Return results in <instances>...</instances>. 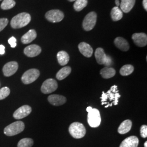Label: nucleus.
<instances>
[{
	"instance_id": "nucleus-1",
	"label": "nucleus",
	"mask_w": 147,
	"mask_h": 147,
	"mask_svg": "<svg viewBox=\"0 0 147 147\" xmlns=\"http://www.w3.org/2000/svg\"><path fill=\"white\" fill-rule=\"evenodd\" d=\"M121 95L118 90V87L116 85L112 86L106 93L102 92V94L100 99H101V105H106L105 108L112 107L113 105H117L119 98Z\"/></svg>"
},
{
	"instance_id": "nucleus-2",
	"label": "nucleus",
	"mask_w": 147,
	"mask_h": 147,
	"mask_svg": "<svg viewBox=\"0 0 147 147\" xmlns=\"http://www.w3.org/2000/svg\"><path fill=\"white\" fill-rule=\"evenodd\" d=\"M31 20V16L27 13H21L14 16L11 21V25L13 28H20L27 26Z\"/></svg>"
},
{
	"instance_id": "nucleus-3",
	"label": "nucleus",
	"mask_w": 147,
	"mask_h": 147,
	"mask_svg": "<svg viewBox=\"0 0 147 147\" xmlns=\"http://www.w3.org/2000/svg\"><path fill=\"white\" fill-rule=\"evenodd\" d=\"M86 110L88 112L87 121L89 126L92 127H97L99 126L101 121L99 111L96 109H93L90 106H88Z\"/></svg>"
},
{
	"instance_id": "nucleus-4",
	"label": "nucleus",
	"mask_w": 147,
	"mask_h": 147,
	"mask_svg": "<svg viewBox=\"0 0 147 147\" xmlns=\"http://www.w3.org/2000/svg\"><path fill=\"white\" fill-rule=\"evenodd\" d=\"M24 129V123L21 121H17L6 126L4 129V134L6 136H13L21 133Z\"/></svg>"
},
{
	"instance_id": "nucleus-5",
	"label": "nucleus",
	"mask_w": 147,
	"mask_h": 147,
	"mask_svg": "<svg viewBox=\"0 0 147 147\" xmlns=\"http://www.w3.org/2000/svg\"><path fill=\"white\" fill-rule=\"evenodd\" d=\"M69 132L73 137L79 139L85 136L86 134V130L82 123L79 122H74L69 126Z\"/></svg>"
},
{
	"instance_id": "nucleus-6",
	"label": "nucleus",
	"mask_w": 147,
	"mask_h": 147,
	"mask_svg": "<svg viewBox=\"0 0 147 147\" xmlns=\"http://www.w3.org/2000/svg\"><path fill=\"white\" fill-rule=\"evenodd\" d=\"M95 57L97 63L99 64H104L106 67H110L113 61L110 56H107L102 48H97L95 52Z\"/></svg>"
},
{
	"instance_id": "nucleus-7",
	"label": "nucleus",
	"mask_w": 147,
	"mask_h": 147,
	"mask_svg": "<svg viewBox=\"0 0 147 147\" xmlns=\"http://www.w3.org/2000/svg\"><path fill=\"white\" fill-rule=\"evenodd\" d=\"M40 75L39 71L36 69H31L28 70L21 77L22 82L25 84H32L37 80Z\"/></svg>"
},
{
	"instance_id": "nucleus-8",
	"label": "nucleus",
	"mask_w": 147,
	"mask_h": 147,
	"mask_svg": "<svg viewBox=\"0 0 147 147\" xmlns=\"http://www.w3.org/2000/svg\"><path fill=\"white\" fill-rule=\"evenodd\" d=\"M97 15L94 11H91L85 16L82 23L83 28L85 31L92 30L96 24Z\"/></svg>"
},
{
	"instance_id": "nucleus-9",
	"label": "nucleus",
	"mask_w": 147,
	"mask_h": 147,
	"mask_svg": "<svg viewBox=\"0 0 147 147\" xmlns=\"http://www.w3.org/2000/svg\"><path fill=\"white\" fill-rule=\"evenodd\" d=\"M58 88L57 81L53 79H47L45 80L41 87V91L44 94L51 93Z\"/></svg>"
},
{
	"instance_id": "nucleus-10",
	"label": "nucleus",
	"mask_w": 147,
	"mask_h": 147,
	"mask_svg": "<svg viewBox=\"0 0 147 147\" xmlns=\"http://www.w3.org/2000/svg\"><path fill=\"white\" fill-rule=\"evenodd\" d=\"M64 14L62 11L58 9H53L48 11L45 14V18L47 20L51 22H59L64 18Z\"/></svg>"
},
{
	"instance_id": "nucleus-11",
	"label": "nucleus",
	"mask_w": 147,
	"mask_h": 147,
	"mask_svg": "<svg viewBox=\"0 0 147 147\" xmlns=\"http://www.w3.org/2000/svg\"><path fill=\"white\" fill-rule=\"evenodd\" d=\"M32 112V108L28 105H24L14 112L13 117L16 119H21L28 116Z\"/></svg>"
},
{
	"instance_id": "nucleus-12",
	"label": "nucleus",
	"mask_w": 147,
	"mask_h": 147,
	"mask_svg": "<svg viewBox=\"0 0 147 147\" xmlns=\"http://www.w3.org/2000/svg\"><path fill=\"white\" fill-rule=\"evenodd\" d=\"M18 64L15 61L6 63L3 68V73L5 76L9 77L14 75L18 69Z\"/></svg>"
},
{
	"instance_id": "nucleus-13",
	"label": "nucleus",
	"mask_w": 147,
	"mask_h": 147,
	"mask_svg": "<svg viewBox=\"0 0 147 147\" xmlns=\"http://www.w3.org/2000/svg\"><path fill=\"white\" fill-rule=\"evenodd\" d=\"M134 43L139 47H144L147 44V34L144 33H134L132 36Z\"/></svg>"
},
{
	"instance_id": "nucleus-14",
	"label": "nucleus",
	"mask_w": 147,
	"mask_h": 147,
	"mask_svg": "<svg viewBox=\"0 0 147 147\" xmlns=\"http://www.w3.org/2000/svg\"><path fill=\"white\" fill-rule=\"evenodd\" d=\"M24 52L27 57H34L41 53L42 49L37 45L32 44L25 47Z\"/></svg>"
},
{
	"instance_id": "nucleus-15",
	"label": "nucleus",
	"mask_w": 147,
	"mask_h": 147,
	"mask_svg": "<svg viewBox=\"0 0 147 147\" xmlns=\"http://www.w3.org/2000/svg\"><path fill=\"white\" fill-rule=\"evenodd\" d=\"M47 99L51 105L56 106L63 105L67 101V99L65 96L58 94L51 95L49 96Z\"/></svg>"
},
{
	"instance_id": "nucleus-16",
	"label": "nucleus",
	"mask_w": 147,
	"mask_h": 147,
	"mask_svg": "<svg viewBox=\"0 0 147 147\" xmlns=\"http://www.w3.org/2000/svg\"><path fill=\"white\" fill-rule=\"evenodd\" d=\"M78 47L80 52L85 57L89 58L92 56L93 49L88 44L85 42H80Z\"/></svg>"
},
{
	"instance_id": "nucleus-17",
	"label": "nucleus",
	"mask_w": 147,
	"mask_h": 147,
	"mask_svg": "<svg viewBox=\"0 0 147 147\" xmlns=\"http://www.w3.org/2000/svg\"><path fill=\"white\" fill-rule=\"evenodd\" d=\"M139 144V140L135 136L127 137L121 143L119 147H137Z\"/></svg>"
},
{
	"instance_id": "nucleus-18",
	"label": "nucleus",
	"mask_w": 147,
	"mask_h": 147,
	"mask_svg": "<svg viewBox=\"0 0 147 147\" xmlns=\"http://www.w3.org/2000/svg\"><path fill=\"white\" fill-rule=\"evenodd\" d=\"M120 9L124 13H129L133 8L136 0H120Z\"/></svg>"
},
{
	"instance_id": "nucleus-19",
	"label": "nucleus",
	"mask_w": 147,
	"mask_h": 147,
	"mask_svg": "<svg viewBox=\"0 0 147 147\" xmlns=\"http://www.w3.org/2000/svg\"><path fill=\"white\" fill-rule=\"evenodd\" d=\"M116 47L123 51H127L129 50L130 47L126 39L122 37L116 38L114 41Z\"/></svg>"
},
{
	"instance_id": "nucleus-20",
	"label": "nucleus",
	"mask_w": 147,
	"mask_h": 147,
	"mask_svg": "<svg viewBox=\"0 0 147 147\" xmlns=\"http://www.w3.org/2000/svg\"><path fill=\"white\" fill-rule=\"evenodd\" d=\"M37 37V33L34 30H30L21 37V42L27 44L33 41Z\"/></svg>"
},
{
	"instance_id": "nucleus-21",
	"label": "nucleus",
	"mask_w": 147,
	"mask_h": 147,
	"mask_svg": "<svg viewBox=\"0 0 147 147\" xmlns=\"http://www.w3.org/2000/svg\"><path fill=\"white\" fill-rule=\"evenodd\" d=\"M132 121L129 119L123 121L118 129V132L120 134H125L130 131L131 129Z\"/></svg>"
},
{
	"instance_id": "nucleus-22",
	"label": "nucleus",
	"mask_w": 147,
	"mask_h": 147,
	"mask_svg": "<svg viewBox=\"0 0 147 147\" xmlns=\"http://www.w3.org/2000/svg\"><path fill=\"white\" fill-rule=\"evenodd\" d=\"M57 58L59 64L62 66L67 65L70 59L68 53L64 51H61L58 52L57 55Z\"/></svg>"
},
{
	"instance_id": "nucleus-23",
	"label": "nucleus",
	"mask_w": 147,
	"mask_h": 147,
	"mask_svg": "<svg viewBox=\"0 0 147 147\" xmlns=\"http://www.w3.org/2000/svg\"><path fill=\"white\" fill-rule=\"evenodd\" d=\"M100 74L104 79H110L116 75V70L113 68L106 67L100 70Z\"/></svg>"
},
{
	"instance_id": "nucleus-24",
	"label": "nucleus",
	"mask_w": 147,
	"mask_h": 147,
	"mask_svg": "<svg viewBox=\"0 0 147 147\" xmlns=\"http://www.w3.org/2000/svg\"><path fill=\"white\" fill-rule=\"evenodd\" d=\"M123 12L119 8V7H115L112 9L111 12V16L112 20L117 21L122 19L123 16Z\"/></svg>"
},
{
	"instance_id": "nucleus-25",
	"label": "nucleus",
	"mask_w": 147,
	"mask_h": 147,
	"mask_svg": "<svg viewBox=\"0 0 147 147\" xmlns=\"http://www.w3.org/2000/svg\"><path fill=\"white\" fill-rule=\"evenodd\" d=\"M71 69L70 67H64L60 69L56 74V78L58 80H62L68 76L71 73Z\"/></svg>"
},
{
	"instance_id": "nucleus-26",
	"label": "nucleus",
	"mask_w": 147,
	"mask_h": 147,
	"mask_svg": "<svg viewBox=\"0 0 147 147\" xmlns=\"http://www.w3.org/2000/svg\"><path fill=\"white\" fill-rule=\"evenodd\" d=\"M87 0H76L74 4V9L77 11H82L87 5Z\"/></svg>"
},
{
	"instance_id": "nucleus-27",
	"label": "nucleus",
	"mask_w": 147,
	"mask_h": 147,
	"mask_svg": "<svg viewBox=\"0 0 147 147\" xmlns=\"http://www.w3.org/2000/svg\"><path fill=\"white\" fill-rule=\"evenodd\" d=\"M134 70V67L130 64L124 65L121 68L120 74L122 76H128L131 74Z\"/></svg>"
},
{
	"instance_id": "nucleus-28",
	"label": "nucleus",
	"mask_w": 147,
	"mask_h": 147,
	"mask_svg": "<svg viewBox=\"0 0 147 147\" xmlns=\"http://www.w3.org/2000/svg\"><path fill=\"white\" fill-rule=\"evenodd\" d=\"M14 0H3L1 5V8L3 10H8L16 5Z\"/></svg>"
},
{
	"instance_id": "nucleus-29",
	"label": "nucleus",
	"mask_w": 147,
	"mask_h": 147,
	"mask_svg": "<svg viewBox=\"0 0 147 147\" xmlns=\"http://www.w3.org/2000/svg\"><path fill=\"white\" fill-rule=\"evenodd\" d=\"M33 145V140L30 138L21 139L18 143V147H32Z\"/></svg>"
},
{
	"instance_id": "nucleus-30",
	"label": "nucleus",
	"mask_w": 147,
	"mask_h": 147,
	"mask_svg": "<svg viewBox=\"0 0 147 147\" xmlns=\"http://www.w3.org/2000/svg\"><path fill=\"white\" fill-rule=\"evenodd\" d=\"M10 94V89L7 87H5L0 89V100H3L6 98Z\"/></svg>"
},
{
	"instance_id": "nucleus-31",
	"label": "nucleus",
	"mask_w": 147,
	"mask_h": 147,
	"mask_svg": "<svg viewBox=\"0 0 147 147\" xmlns=\"http://www.w3.org/2000/svg\"><path fill=\"white\" fill-rule=\"evenodd\" d=\"M8 24V20L7 18L0 19V32L2 31Z\"/></svg>"
},
{
	"instance_id": "nucleus-32",
	"label": "nucleus",
	"mask_w": 147,
	"mask_h": 147,
	"mask_svg": "<svg viewBox=\"0 0 147 147\" xmlns=\"http://www.w3.org/2000/svg\"><path fill=\"white\" fill-rule=\"evenodd\" d=\"M140 133H141V136L143 138H147V126L146 125H143L141 127V130H140Z\"/></svg>"
},
{
	"instance_id": "nucleus-33",
	"label": "nucleus",
	"mask_w": 147,
	"mask_h": 147,
	"mask_svg": "<svg viewBox=\"0 0 147 147\" xmlns=\"http://www.w3.org/2000/svg\"><path fill=\"white\" fill-rule=\"evenodd\" d=\"M8 42L10 44L11 47L14 48L16 46V39L14 37H11L8 39Z\"/></svg>"
},
{
	"instance_id": "nucleus-34",
	"label": "nucleus",
	"mask_w": 147,
	"mask_h": 147,
	"mask_svg": "<svg viewBox=\"0 0 147 147\" xmlns=\"http://www.w3.org/2000/svg\"><path fill=\"white\" fill-rule=\"evenodd\" d=\"M5 53V47L3 45H0V55H3Z\"/></svg>"
},
{
	"instance_id": "nucleus-35",
	"label": "nucleus",
	"mask_w": 147,
	"mask_h": 147,
	"mask_svg": "<svg viewBox=\"0 0 147 147\" xmlns=\"http://www.w3.org/2000/svg\"><path fill=\"white\" fill-rule=\"evenodd\" d=\"M143 6L146 11H147V0L143 1Z\"/></svg>"
},
{
	"instance_id": "nucleus-36",
	"label": "nucleus",
	"mask_w": 147,
	"mask_h": 147,
	"mask_svg": "<svg viewBox=\"0 0 147 147\" xmlns=\"http://www.w3.org/2000/svg\"><path fill=\"white\" fill-rule=\"evenodd\" d=\"M144 147H147V141L144 143Z\"/></svg>"
},
{
	"instance_id": "nucleus-37",
	"label": "nucleus",
	"mask_w": 147,
	"mask_h": 147,
	"mask_svg": "<svg viewBox=\"0 0 147 147\" xmlns=\"http://www.w3.org/2000/svg\"><path fill=\"white\" fill-rule=\"evenodd\" d=\"M68 1L70 2H73V1H75L76 0H68Z\"/></svg>"
},
{
	"instance_id": "nucleus-38",
	"label": "nucleus",
	"mask_w": 147,
	"mask_h": 147,
	"mask_svg": "<svg viewBox=\"0 0 147 147\" xmlns=\"http://www.w3.org/2000/svg\"><path fill=\"white\" fill-rule=\"evenodd\" d=\"M0 1H2V0H0Z\"/></svg>"
}]
</instances>
